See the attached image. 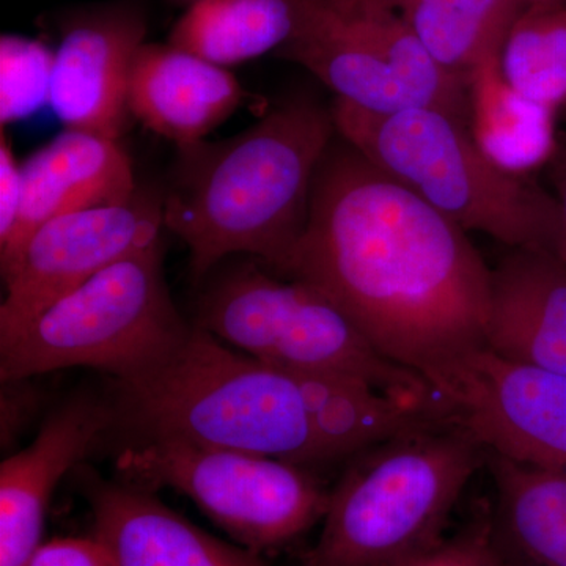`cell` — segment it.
I'll return each instance as SVG.
<instances>
[{
  "mask_svg": "<svg viewBox=\"0 0 566 566\" xmlns=\"http://www.w3.org/2000/svg\"><path fill=\"white\" fill-rule=\"evenodd\" d=\"M331 112L338 137L465 232L554 252L553 193L491 163L468 122L433 107L374 114L342 99Z\"/></svg>",
  "mask_w": 566,
  "mask_h": 566,
  "instance_id": "5",
  "label": "cell"
},
{
  "mask_svg": "<svg viewBox=\"0 0 566 566\" xmlns=\"http://www.w3.org/2000/svg\"><path fill=\"white\" fill-rule=\"evenodd\" d=\"M275 52L359 109L433 107L469 123L468 82L442 69L386 0H301L292 39Z\"/></svg>",
  "mask_w": 566,
  "mask_h": 566,
  "instance_id": "8",
  "label": "cell"
},
{
  "mask_svg": "<svg viewBox=\"0 0 566 566\" xmlns=\"http://www.w3.org/2000/svg\"><path fill=\"white\" fill-rule=\"evenodd\" d=\"M469 129L480 150L505 172L527 177L556 155L557 112L513 91L499 66L486 62L468 77Z\"/></svg>",
  "mask_w": 566,
  "mask_h": 566,
  "instance_id": "19",
  "label": "cell"
},
{
  "mask_svg": "<svg viewBox=\"0 0 566 566\" xmlns=\"http://www.w3.org/2000/svg\"><path fill=\"white\" fill-rule=\"evenodd\" d=\"M163 243L112 264L0 344V381L93 368L122 382L161 365L191 334L164 279Z\"/></svg>",
  "mask_w": 566,
  "mask_h": 566,
  "instance_id": "6",
  "label": "cell"
},
{
  "mask_svg": "<svg viewBox=\"0 0 566 566\" xmlns=\"http://www.w3.org/2000/svg\"><path fill=\"white\" fill-rule=\"evenodd\" d=\"M499 66L506 84L554 112L566 106V6L539 7L506 36Z\"/></svg>",
  "mask_w": 566,
  "mask_h": 566,
  "instance_id": "22",
  "label": "cell"
},
{
  "mask_svg": "<svg viewBox=\"0 0 566 566\" xmlns=\"http://www.w3.org/2000/svg\"><path fill=\"white\" fill-rule=\"evenodd\" d=\"M334 134L333 112L296 96L230 139L180 148L163 216L188 248L193 281L238 253L285 273Z\"/></svg>",
  "mask_w": 566,
  "mask_h": 566,
  "instance_id": "2",
  "label": "cell"
},
{
  "mask_svg": "<svg viewBox=\"0 0 566 566\" xmlns=\"http://www.w3.org/2000/svg\"><path fill=\"white\" fill-rule=\"evenodd\" d=\"M192 323L273 367L345 376L433 406L423 376L379 353L333 301L308 283L271 273L256 260L208 282Z\"/></svg>",
  "mask_w": 566,
  "mask_h": 566,
  "instance_id": "7",
  "label": "cell"
},
{
  "mask_svg": "<svg viewBox=\"0 0 566 566\" xmlns=\"http://www.w3.org/2000/svg\"><path fill=\"white\" fill-rule=\"evenodd\" d=\"M486 452L434 419L352 458L303 566H394L442 542Z\"/></svg>",
  "mask_w": 566,
  "mask_h": 566,
  "instance_id": "4",
  "label": "cell"
},
{
  "mask_svg": "<svg viewBox=\"0 0 566 566\" xmlns=\"http://www.w3.org/2000/svg\"><path fill=\"white\" fill-rule=\"evenodd\" d=\"M120 415L144 438H178L303 465L327 464L314 374L253 359L193 324L148 374L122 382Z\"/></svg>",
  "mask_w": 566,
  "mask_h": 566,
  "instance_id": "3",
  "label": "cell"
},
{
  "mask_svg": "<svg viewBox=\"0 0 566 566\" xmlns=\"http://www.w3.org/2000/svg\"><path fill=\"white\" fill-rule=\"evenodd\" d=\"M386 2L392 3V6L398 7V9L401 10L409 0H386Z\"/></svg>",
  "mask_w": 566,
  "mask_h": 566,
  "instance_id": "29",
  "label": "cell"
},
{
  "mask_svg": "<svg viewBox=\"0 0 566 566\" xmlns=\"http://www.w3.org/2000/svg\"><path fill=\"white\" fill-rule=\"evenodd\" d=\"M28 566H114L92 538H55L44 543Z\"/></svg>",
  "mask_w": 566,
  "mask_h": 566,
  "instance_id": "26",
  "label": "cell"
},
{
  "mask_svg": "<svg viewBox=\"0 0 566 566\" xmlns=\"http://www.w3.org/2000/svg\"><path fill=\"white\" fill-rule=\"evenodd\" d=\"M117 417L95 395H73L52 409L31 444L2 461L0 566H28L39 553L55 488L91 455Z\"/></svg>",
  "mask_w": 566,
  "mask_h": 566,
  "instance_id": "12",
  "label": "cell"
},
{
  "mask_svg": "<svg viewBox=\"0 0 566 566\" xmlns=\"http://www.w3.org/2000/svg\"><path fill=\"white\" fill-rule=\"evenodd\" d=\"M163 200L142 196L43 223L3 275L0 344L112 264L163 243Z\"/></svg>",
  "mask_w": 566,
  "mask_h": 566,
  "instance_id": "11",
  "label": "cell"
},
{
  "mask_svg": "<svg viewBox=\"0 0 566 566\" xmlns=\"http://www.w3.org/2000/svg\"><path fill=\"white\" fill-rule=\"evenodd\" d=\"M92 538L114 566H266L259 554L216 538L144 488L82 476Z\"/></svg>",
  "mask_w": 566,
  "mask_h": 566,
  "instance_id": "15",
  "label": "cell"
},
{
  "mask_svg": "<svg viewBox=\"0 0 566 566\" xmlns=\"http://www.w3.org/2000/svg\"><path fill=\"white\" fill-rule=\"evenodd\" d=\"M546 170L558 212V233L553 255L566 266V136L558 139L556 155L547 164Z\"/></svg>",
  "mask_w": 566,
  "mask_h": 566,
  "instance_id": "28",
  "label": "cell"
},
{
  "mask_svg": "<svg viewBox=\"0 0 566 566\" xmlns=\"http://www.w3.org/2000/svg\"><path fill=\"white\" fill-rule=\"evenodd\" d=\"M282 277L314 286L419 375L485 346L491 268L468 232L346 142L319 164Z\"/></svg>",
  "mask_w": 566,
  "mask_h": 566,
  "instance_id": "1",
  "label": "cell"
},
{
  "mask_svg": "<svg viewBox=\"0 0 566 566\" xmlns=\"http://www.w3.org/2000/svg\"><path fill=\"white\" fill-rule=\"evenodd\" d=\"M117 471L144 490L170 488L253 554L277 549L323 521L331 491L303 465L178 438L123 449Z\"/></svg>",
  "mask_w": 566,
  "mask_h": 566,
  "instance_id": "9",
  "label": "cell"
},
{
  "mask_svg": "<svg viewBox=\"0 0 566 566\" xmlns=\"http://www.w3.org/2000/svg\"><path fill=\"white\" fill-rule=\"evenodd\" d=\"M394 566H499L490 539L486 520L468 534L441 543L419 556Z\"/></svg>",
  "mask_w": 566,
  "mask_h": 566,
  "instance_id": "24",
  "label": "cell"
},
{
  "mask_svg": "<svg viewBox=\"0 0 566 566\" xmlns=\"http://www.w3.org/2000/svg\"><path fill=\"white\" fill-rule=\"evenodd\" d=\"M22 208L21 164L11 151L10 142L0 139V248H3L20 221Z\"/></svg>",
  "mask_w": 566,
  "mask_h": 566,
  "instance_id": "25",
  "label": "cell"
},
{
  "mask_svg": "<svg viewBox=\"0 0 566 566\" xmlns=\"http://www.w3.org/2000/svg\"><path fill=\"white\" fill-rule=\"evenodd\" d=\"M147 25L132 9L82 17L55 51L51 104L66 129L117 140L129 112V74Z\"/></svg>",
  "mask_w": 566,
  "mask_h": 566,
  "instance_id": "13",
  "label": "cell"
},
{
  "mask_svg": "<svg viewBox=\"0 0 566 566\" xmlns=\"http://www.w3.org/2000/svg\"><path fill=\"white\" fill-rule=\"evenodd\" d=\"M223 66L174 44H142L129 74V112L178 147L203 142L244 102Z\"/></svg>",
  "mask_w": 566,
  "mask_h": 566,
  "instance_id": "17",
  "label": "cell"
},
{
  "mask_svg": "<svg viewBox=\"0 0 566 566\" xmlns=\"http://www.w3.org/2000/svg\"><path fill=\"white\" fill-rule=\"evenodd\" d=\"M485 346L566 375V266L553 253L512 249L491 268Z\"/></svg>",
  "mask_w": 566,
  "mask_h": 566,
  "instance_id": "16",
  "label": "cell"
},
{
  "mask_svg": "<svg viewBox=\"0 0 566 566\" xmlns=\"http://www.w3.org/2000/svg\"><path fill=\"white\" fill-rule=\"evenodd\" d=\"M177 2L189 3V6H191V3L197 2V0H177Z\"/></svg>",
  "mask_w": 566,
  "mask_h": 566,
  "instance_id": "30",
  "label": "cell"
},
{
  "mask_svg": "<svg viewBox=\"0 0 566 566\" xmlns=\"http://www.w3.org/2000/svg\"><path fill=\"white\" fill-rule=\"evenodd\" d=\"M422 376L441 419L468 431L486 452L566 474V375L480 346Z\"/></svg>",
  "mask_w": 566,
  "mask_h": 566,
  "instance_id": "10",
  "label": "cell"
},
{
  "mask_svg": "<svg viewBox=\"0 0 566 566\" xmlns=\"http://www.w3.org/2000/svg\"><path fill=\"white\" fill-rule=\"evenodd\" d=\"M17 230L0 248L2 275L20 260L43 223L71 212L129 202L137 196L133 163L117 140L65 129L21 164Z\"/></svg>",
  "mask_w": 566,
  "mask_h": 566,
  "instance_id": "14",
  "label": "cell"
},
{
  "mask_svg": "<svg viewBox=\"0 0 566 566\" xmlns=\"http://www.w3.org/2000/svg\"><path fill=\"white\" fill-rule=\"evenodd\" d=\"M553 3L562 0H409L401 13L431 57L468 82L499 59L517 21Z\"/></svg>",
  "mask_w": 566,
  "mask_h": 566,
  "instance_id": "20",
  "label": "cell"
},
{
  "mask_svg": "<svg viewBox=\"0 0 566 566\" xmlns=\"http://www.w3.org/2000/svg\"><path fill=\"white\" fill-rule=\"evenodd\" d=\"M562 112H564V114H565V117H566V106L564 107V111H562Z\"/></svg>",
  "mask_w": 566,
  "mask_h": 566,
  "instance_id": "31",
  "label": "cell"
},
{
  "mask_svg": "<svg viewBox=\"0 0 566 566\" xmlns=\"http://www.w3.org/2000/svg\"><path fill=\"white\" fill-rule=\"evenodd\" d=\"M55 52L39 40H0V123L24 120L51 104Z\"/></svg>",
  "mask_w": 566,
  "mask_h": 566,
  "instance_id": "23",
  "label": "cell"
},
{
  "mask_svg": "<svg viewBox=\"0 0 566 566\" xmlns=\"http://www.w3.org/2000/svg\"><path fill=\"white\" fill-rule=\"evenodd\" d=\"M36 389L29 379L2 382V446L13 444L25 422L39 408Z\"/></svg>",
  "mask_w": 566,
  "mask_h": 566,
  "instance_id": "27",
  "label": "cell"
},
{
  "mask_svg": "<svg viewBox=\"0 0 566 566\" xmlns=\"http://www.w3.org/2000/svg\"><path fill=\"white\" fill-rule=\"evenodd\" d=\"M485 465L494 485L488 539L499 566H566V474L493 452Z\"/></svg>",
  "mask_w": 566,
  "mask_h": 566,
  "instance_id": "18",
  "label": "cell"
},
{
  "mask_svg": "<svg viewBox=\"0 0 566 566\" xmlns=\"http://www.w3.org/2000/svg\"><path fill=\"white\" fill-rule=\"evenodd\" d=\"M301 0H197L169 43L214 65L229 66L281 50L292 39Z\"/></svg>",
  "mask_w": 566,
  "mask_h": 566,
  "instance_id": "21",
  "label": "cell"
}]
</instances>
